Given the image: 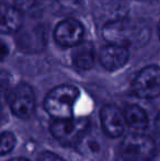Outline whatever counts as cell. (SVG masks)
<instances>
[{
	"label": "cell",
	"mask_w": 160,
	"mask_h": 161,
	"mask_svg": "<svg viewBox=\"0 0 160 161\" xmlns=\"http://www.w3.org/2000/svg\"><path fill=\"white\" fill-rule=\"evenodd\" d=\"M155 134H156L157 139L160 142V113L157 115L156 119H155Z\"/></svg>",
	"instance_id": "obj_23"
},
{
	"label": "cell",
	"mask_w": 160,
	"mask_h": 161,
	"mask_svg": "<svg viewBox=\"0 0 160 161\" xmlns=\"http://www.w3.org/2000/svg\"><path fill=\"white\" fill-rule=\"evenodd\" d=\"M10 83L11 78L9 74L4 71H0V111L2 110L4 104L8 102L10 96Z\"/></svg>",
	"instance_id": "obj_17"
},
{
	"label": "cell",
	"mask_w": 160,
	"mask_h": 161,
	"mask_svg": "<svg viewBox=\"0 0 160 161\" xmlns=\"http://www.w3.org/2000/svg\"><path fill=\"white\" fill-rule=\"evenodd\" d=\"M94 60H96L94 49L90 43H80L75 46V51L73 53V62L78 69H91L94 65Z\"/></svg>",
	"instance_id": "obj_15"
},
{
	"label": "cell",
	"mask_w": 160,
	"mask_h": 161,
	"mask_svg": "<svg viewBox=\"0 0 160 161\" xmlns=\"http://www.w3.org/2000/svg\"><path fill=\"white\" fill-rule=\"evenodd\" d=\"M155 149L156 147L152 138L145 134L134 133L124 138L121 151L152 160L155 155Z\"/></svg>",
	"instance_id": "obj_9"
},
{
	"label": "cell",
	"mask_w": 160,
	"mask_h": 161,
	"mask_svg": "<svg viewBox=\"0 0 160 161\" xmlns=\"http://www.w3.org/2000/svg\"><path fill=\"white\" fill-rule=\"evenodd\" d=\"M130 57L128 49L119 45L108 44L99 52V62L108 70H118L126 65Z\"/></svg>",
	"instance_id": "obj_12"
},
{
	"label": "cell",
	"mask_w": 160,
	"mask_h": 161,
	"mask_svg": "<svg viewBox=\"0 0 160 161\" xmlns=\"http://www.w3.org/2000/svg\"><path fill=\"white\" fill-rule=\"evenodd\" d=\"M18 48L24 53H39L46 45V30L42 24L22 25L15 35Z\"/></svg>",
	"instance_id": "obj_4"
},
{
	"label": "cell",
	"mask_w": 160,
	"mask_h": 161,
	"mask_svg": "<svg viewBox=\"0 0 160 161\" xmlns=\"http://www.w3.org/2000/svg\"><path fill=\"white\" fill-rule=\"evenodd\" d=\"M9 105L18 119H28L32 116L35 108V94L33 89L26 83H20L9 96Z\"/></svg>",
	"instance_id": "obj_6"
},
{
	"label": "cell",
	"mask_w": 160,
	"mask_h": 161,
	"mask_svg": "<svg viewBox=\"0 0 160 161\" xmlns=\"http://www.w3.org/2000/svg\"><path fill=\"white\" fill-rule=\"evenodd\" d=\"M23 25L21 12L14 7L0 4V33H17Z\"/></svg>",
	"instance_id": "obj_13"
},
{
	"label": "cell",
	"mask_w": 160,
	"mask_h": 161,
	"mask_svg": "<svg viewBox=\"0 0 160 161\" xmlns=\"http://www.w3.org/2000/svg\"><path fill=\"white\" fill-rule=\"evenodd\" d=\"M79 89L73 85H60L52 89L44 100L45 111L54 119L73 117Z\"/></svg>",
	"instance_id": "obj_2"
},
{
	"label": "cell",
	"mask_w": 160,
	"mask_h": 161,
	"mask_svg": "<svg viewBox=\"0 0 160 161\" xmlns=\"http://www.w3.org/2000/svg\"><path fill=\"white\" fill-rule=\"evenodd\" d=\"M102 35L109 44L130 48L145 46L152 35L147 22L137 19L125 18L103 26Z\"/></svg>",
	"instance_id": "obj_1"
},
{
	"label": "cell",
	"mask_w": 160,
	"mask_h": 161,
	"mask_svg": "<svg viewBox=\"0 0 160 161\" xmlns=\"http://www.w3.org/2000/svg\"><path fill=\"white\" fill-rule=\"evenodd\" d=\"M17 139L10 131H3L0 134V156H7L14 149Z\"/></svg>",
	"instance_id": "obj_16"
},
{
	"label": "cell",
	"mask_w": 160,
	"mask_h": 161,
	"mask_svg": "<svg viewBox=\"0 0 160 161\" xmlns=\"http://www.w3.org/2000/svg\"><path fill=\"white\" fill-rule=\"evenodd\" d=\"M132 89L137 97L154 99L160 94V67L148 66L141 69L133 80Z\"/></svg>",
	"instance_id": "obj_5"
},
{
	"label": "cell",
	"mask_w": 160,
	"mask_h": 161,
	"mask_svg": "<svg viewBox=\"0 0 160 161\" xmlns=\"http://www.w3.org/2000/svg\"><path fill=\"white\" fill-rule=\"evenodd\" d=\"M58 8L60 12H74L79 8V0H59Z\"/></svg>",
	"instance_id": "obj_18"
},
{
	"label": "cell",
	"mask_w": 160,
	"mask_h": 161,
	"mask_svg": "<svg viewBox=\"0 0 160 161\" xmlns=\"http://www.w3.org/2000/svg\"><path fill=\"white\" fill-rule=\"evenodd\" d=\"M13 161H28V160H25V159H15Z\"/></svg>",
	"instance_id": "obj_24"
},
{
	"label": "cell",
	"mask_w": 160,
	"mask_h": 161,
	"mask_svg": "<svg viewBox=\"0 0 160 161\" xmlns=\"http://www.w3.org/2000/svg\"><path fill=\"white\" fill-rule=\"evenodd\" d=\"M54 36L57 43L65 47H75L80 44L83 37V26L75 19H66L55 29Z\"/></svg>",
	"instance_id": "obj_10"
},
{
	"label": "cell",
	"mask_w": 160,
	"mask_h": 161,
	"mask_svg": "<svg viewBox=\"0 0 160 161\" xmlns=\"http://www.w3.org/2000/svg\"><path fill=\"white\" fill-rule=\"evenodd\" d=\"M158 31H159V36H160V22H159V25H158Z\"/></svg>",
	"instance_id": "obj_25"
},
{
	"label": "cell",
	"mask_w": 160,
	"mask_h": 161,
	"mask_svg": "<svg viewBox=\"0 0 160 161\" xmlns=\"http://www.w3.org/2000/svg\"><path fill=\"white\" fill-rule=\"evenodd\" d=\"M76 146L83 157L94 161L103 160L108 153L105 142H103L101 136L94 131L88 130L76 144Z\"/></svg>",
	"instance_id": "obj_11"
},
{
	"label": "cell",
	"mask_w": 160,
	"mask_h": 161,
	"mask_svg": "<svg viewBox=\"0 0 160 161\" xmlns=\"http://www.w3.org/2000/svg\"><path fill=\"white\" fill-rule=\"evenodd\" d=\"M100 121L103 131L109 137H120L124 133L126 126L125 119L123 111L116 105L108 104L103 106L100 111Z\"/></svg>",
	"instance_id": "obj_8"
},
{
	"label": "cell",
	"mask_w": 160,
	"mask_h": 161,
	"mask_svg": "<svg viewBox=\"0 0 160 161\" xmlns=\"http://www.w3.org/2000/svg\"><path fill=\"white\" fill-rule=\"evenodd\" d=\"M14 8L20 12H29L32 9H34L36 4V0H13Z\"/></svg>",
	"instance_id": "obj_19"
},
{
	"label": "cell",
	"mask_w": 160,
	"mask_h": 161,
	"mask_svg": "<svg viewBox=\"0 0 160 161\" xmlns=\"http://www.w3.org/2000/svg\"><path fill=\"white\" fill-rule=\"evenodd\" d=\"M116 161H152L149 159H146L143 157H138V156L135 155H130V153H122L118 156Z\"/></svg>",
	"instance_id": "obj_20"
},
{
	"label": "cell",
	"mask_w": 160,
	"mask_h": 161,
	"mask_svg": "<svg viewBox=\"0 0 160 161\" xmlns=\"http://www.w3.org/2000/svg\"><path fill=\"white\" fill-rule=\"evenodd\" d=\"M37 161H63V160L60 159V158H58L57 156L53 155V153H44L43 155L40 156V158Z\"/></svg>",
	"instance_id": "obj_21"
},
{
	"label": "cell",
	"mask_w": 160,
	"mask_h": 161,
	"mask_svg": "<svg viewBox=\"0 0 160 161\" xmlns=\"http://www.w3.org/2000/svg\"><path fill=\"white\" fill-rule=\"evenodd\" d=\"M92 10L96 21L105 26L127 18L130 9L124 0H96Z\"/></svg>",
	"instance_id": "obj_7"
},
{
	"label": "cell",
	"mask_w": 160,
	"mask_h": 161,
	"mask_svg": "<svg viewBox=\"0 0 160 161\" xmlns=\"http://www.w3.org/2000/svg\"><path fill=\"white\" fill-rule=\"evenodd\" d=\"M123 114L126 125L135 133H141L148 127V115L141 106L136 104L127 105L123 110Z\"/></svg>",
	"instance_id": "obj_14"
},
{
	"label": "cell",
	"mask_w": 160,
	"mask_h": 161,
	"mask_svg": "<svg viewBox=\"0 0 160 161\" xmlns=\"http://www.w3.org/2000/svg\"><path fill=\"white\" fill-rule=\"evenodd\" d=\"M89 122L86 117H70L65 119H54L51 125L53 137L62 145H76L88 131Z\"/></svg>",
	"instance_id": "obj_3"
},
{
	"label": "cell",
	"mask_w": 160,
	"mask_h": 161,
	"mask_svg": "<svg viewBox=\"0 0 160 161\" xmlns=\"http://www.w3.org/2000/svg\"><path fill=\"white\" fill-rule=\"evenodd\" d=\"M9 54V49H8V46H7L4 43L0 42V62L3 60L4 58L8 56Z\"/></svg>",
	"instance_id": "obj_22"
}]
</instances>
